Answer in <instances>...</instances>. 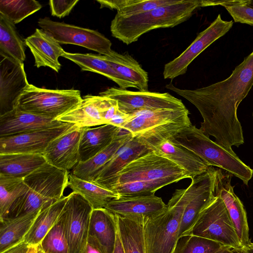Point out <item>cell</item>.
<instances>
[{"label": "cell", "mask_w": 253, "mask_h": 253, "mask_svg": "<svg viewBox=\"0 0 253 253\" xmlns=\"http://www.w3.org/2000/svg\"><path fill=\"white\" fill-rule=\"evenodd\" d=\"M253 86V50L222 81L195 89H181L171 83L166 88L184 98L200 113L203 121L200 129L229 151L244 143L237 109Z\"/></svg>", "instance_id": "1"}, {"label": "cell", "mask_w": 253, "mask_h": 253, "mask_svg": "<svg viewBox=\"0 0 253 253\" xmlns=\"http://www.w3.org/2000/svg\"><path fill=\"white\" fill-rule=\"evenodd\" d=\"M205 6L207 0H181L134 15L117 13L111 21L110 31L113 37L128 45L151 30L173 27L185 22L199 8Z\"/></svg>", "instance_id": "2"}, {"label": "cell", "mask_w": 253, "mask_h": 253, "mask_svg": "<svg viewBox=\"0 0 253 253\" xmlns=\"http://www.w3.org/2000/svg\"><path fill=\"white\" fill-rule=\"evenodd\" d=\"M69 175L68 171L45 163L24 178L27 191L15 201L0 220L39 211L57 202L63 197Z\"/></svg>", "instance_id": "3"}, {"label": "cell", "mask_w": 253, "mask_h": 253, "mask_svg": "<svg viewBox=\"0 0 253 253\" xmlns=\"http://www.w3.org/2000/svg\"><path fill=\"white\" fill-rule=\"evenodd\" d=\"M173 143L194 153L209 166L215 167L241 180L246 185L253 176V169L233 151L211 140L192 124L169 139Z\"/></svg>", "instance_id": "4"}, {"label": "cell", "mask_w": 253, "mask_h": 253, "mask_svg": "<svg viewBox=\"0 0 253 253\" xmlns=\"http://www.w3.org/2000/svg\"><path fill=\"white\" fill-rule=\"evenodd\" d=\"M190 190L176 189L166 210L144 223L146 253H173Z\"/></svg>", "instance_id": "5"}, {"label": "cell", "mask_w": 253, "mask_h": 253, "mask_svg": "<svg viewBox=\"0 0 253 253\" xmlns=\"http://www.w3.org/2000/svg\"><path fill=\"white\" fill-rule=\"evenodd\" d=\"M82 100L79 90L49 89L29 84L15 109L56 120L76 108Z\"/></svg>", "instance_id": "6"}, {"label": "cell", "mask_w": 253, "mask_h": 253, "mask_svg": "<svg viewBox=\"0 0 253 253\" xmlns=\"http://www.w3.org/2000/svg\"><path fill=\"white\" fill-rule=\"evenodd\" d=\"M179 180L190 175L171 161L151 151L126 166L103 187L109 189L118 185L137 181H150L167 178Z\"/></svg>", "instance_id": "7"}, {"label": "cell", "mask_w": 253, "mask_h": 253, "mask_svg": "<svg viewBox=\"0 0 253 253\" xmlns=\"http://www.w3.org/2000/svg\"><path fill=\"white\" fill-rule=\"evenodd\" d=\"M187 235L210 239L235 250L242 248L226 207L216 194Z\"/></svg>", "instance_id": "8"}, {"label": "cell", "mask_w": 253, "mask_h": 253, "mask_svg": "<svg viewBox=\"0 0 253 253\" xmlns=\"http://www.w3.org/2000/svg\"><path fill=\"white\" fill-rule=\"evenodd\" d=\"M99 95L117 101L120 112L133 116L143 111L186 108L181 100L168 92L134 91L111 87Z\"/></svg>", "instance_id": "9"}, {"label": "cell", "mask_w": 253, "mask_h": 253, "mask_svg": "<svg viewBox=\"0 0 253 253\" xmlns=\"http://www.w3.org/2000/svg\"><path fill=\"white\" fill-rule=\"evenodd\" d=\"M38 23L59 43L81 46L103 55L112 50L111 41L97 31L53 21L47 17L39 19Z\"/></svg>", "instance_id": "10"}, {"label": "cell", "mask_w": 253, "mask_h": 253, "mask_svg": "<svg viewBox=\"0 0 253 253\" xmlns=\"http://www.w3.org/2000/svg\"><path fill=\"white\" fill-rule=\"evenodd\" d=\"M233 25V21L223 20L220 14H218L182 53L165 65L164 79L173 80L185 74L192 62L214 41L227 33Z\"/></svg>", "instance_id": "11"}, {"label": "cell", "mask_w": 253, "mask_h": 253, "mask_svg": "<svg viewBox=\"0 0 253 253\" xmlns=\"http://www.w3.org/2000/svg\"><path fill=\"white\" fill-rule=\"evenodd\" d=\"M69 253H83L87 242L93 208L80 194L72 192L64 206Z\"/></svg>", "instance_id": "12"}, {"label": "cell", "mask_w": 253, "mask_h": 253, "mask_svg": "<svg viewBox=\"0 0 253 253\" xmlns=\"http://www.w3.org/2000/svg\"><path fill=\"white\" fill-rule=\"evenodd\" d=\"M29 84L24 63L0 55V116L15 109Z\"/></svg>", "instance_id": "13"}, {"label": "cell", "mask_w": 253, "mask_h": 253, "mask_svg": "<svg viewBox=\"0 0 253 253\" xmlns=\"http://www.w3.org/2000/svg\"><path fill=\"white\" fill-rule=\"evenodd\" d=\"M74 125L65 123L58 126L0 137V154H42L51 141Z\"/></svg>", "instance_id": "14"}, {"label": "cell", "mask_w": 253, "mask_h": 253, "mask_svg": "<svg viewBox=\"0 0 253 253\" xmlns=\"http://www.w3.org/2000/svg\"><path fill=\"white\" fill-rule=\"evenodd\" d=\"M231 174L217 169L216 194L222 200L234 226L242 248L251 242L249 227L244 206L234 191Z\"/></svg>", "instance_id": "15"}, {"label": "cell", "mask_w": 253, "mask_h": 253, "mask_svg": "<svg viewBox=\"0 0 253 253\" xmlns=\"http://www.w3.org/2000/svg\"><path fill=\"white\" fill-rule=\"evenodd\" d=\"M84 128L74 125L51 141L42 153L46 162L60 169H73L80 162L79 145Z\"/></svg>", "instance_id": "16"}, {"label": "cell", "mask_w": 253, "mask_h": 253, "mask_svg": "<svg viewBox=\"0 0 253 253\" xmlns=\"http://www.w3.org/2000/svg\"><path fill=\"white\" fill-rule=\"evenodd\" d=\"M161 198L154 195L121 197L110 201L105 209L114 214L146 221L166 209Z\"/></svg>", "instance_id": "17"}, {"label": "cell", "mask_w": 253, "mask_h": 253, "mask_svg": "<svg viewBox=\"0 0 253 253\" xmlns=\"http://www.w3.org/2000/svg\"><path fill=\"white\" fill-rule=\"evenodd\" d=\"M115 100L101 95H87L75 109L57 120L71 123L80 127L106 125L105 115Z\"/></svg>", "instance_id": "18"}, {"label": "cell", "mask_w": 253, "mask_h": 253, "mask_svg": "<svg viewBox=\"0 0 253 253\" xmlns=\"http://www.w3.org/2000/svg\"><path fill=\"white\" fill-rule=\"evenodd\" d=\"M140 141L157 154L171 161L184 169L190 175L191 179L205 172L210 167L194 153L173 143L169 139Z\"/></svg>", "instance_id": "19"}, {"label": "cell", "mask_w": 253, "mask_h": 253, "mask_svg": "<svg viewBox=\"0 0 253 253\" xmlns=\"http://www.w3.org/2000/svg\"><path fill=\"white\" fill-rule=\"evenodd\" d=\"M189 114L186 108L143 111L134 115L121 129L136 136L174 123L189 120Z\"/></svg>", "instance_id": "20"}, {"label": "cell", "mask_w": 253, "mask_h": 253, "mask_svg": "<svg viewBox=\"0 0 253 253\" xmlns=\"http://www.w3.org/2000/svg\"><path fill=\"white\" fill-rule=\"evenodd\" d=\"M65 122L16 109L0 116V137L60 126Z\"/></svg>", "instance_id": "21"}, {"label": "cell", "mask_w": 253, "mask_h": 253, "mask_svg": "<svg viewBox=\"0 0 253 253\" xmlns=\"http://www.w3.org/2000/svg\"><path fill=\"white\" fill-rule=\"evenodd\" d=\"M24 42L34 57L35 66L47 67L56 72L59 71L61 65L58 59L65 51L53 37L37 28Z\"/></svg>", "instance_id": "22"}, {"label": "cell", "mask_w": 253, "mask_h": 253, "mask_svg": "<svg viewBox=\"0 0 253 253\" xmlns=\"http://www.w3.org/2000/svg\"><path fill=\"white\" fill-rule=\"evenodd\" d=\"M151 151L136 137L132 136L104 166L92 182L103 187L126 166Z\"/></svg>", "instance_id": "23"}, {"label": "cell", "mask_w": 253, "mask_h": 253, "mask_svg": "<svg viewBox=\"0 0 253 253\" xmlns=\"http://www.w3.org/2000/svg\"><path fill=\"white\" fill-rule=\"evenodd\" d=\"M132 137L131 133L122 129L107 147L86 161L79 163L72 173L80 179L93 182L104 166Z\"/></svg>", "instance_id": "24"}, {"label": "cell", "mask_w": 253, "mask_h": 253, "mask_svg": "<svg viewBox=\"0 0 253 253\" xmlns=\"http://www.w3.org/2000/svg\"><path fill=\"white\" fill-rule=\"evenodd\" d=\"M119 127L106 124L84 127L79 145L80 162H84L107 147L121 131Z\"/></svg>", "instance_id": "25"}, {"label": "cell", "mask_w": 253, "mask_h": 253, "mask_svg": "<svg viewBox=\"0 0 253 253\" xmlns=\"http://www.w3.org/2000/svg\"><path fill=\"white\" fill-rule=\"evenodd\" d=\"M117 224L115 215L105 208L93 209L88 236L94 238L104 253H113L117 238Z\"/></svg>", "instance_id": "26"}, {"label": "cell", "mask_w": 253, "mask_h": 253, "mask_svg": "<svg viewBox=\"0 0 253 253\" xmlns=\"http://www.w3.org/2000/svg\"><path fill=\"white\" fill-rule=\"evenodd\" d=\"M62 57L74 62L82 71L96 73L107 77L116 83L122 89L136 88L134 84L118 74L106 61L103 55L73 53L65 51Z\"/></svg>", "instance_id": "27"}, {"label": "cell", "mask_w": 253, "mask_h": 253, "mask_svg": "<svg viewBox=\"0 0 253 253\" xmlns=\"http://www.w3.org/2000/svg\"><path fill=\"white\" fill-rule=\"evenodd\" d=\"M106 61L125 79L134 84L139 91H148V73L128 54H120L114 50L104 55Z\"/></svg>", "instance_id": "28"}, {"label": "cell", "mask_w": 253, "mask_h": 253, "mask_svg": "<svg viewBox=\"0 0 253 253\" xmlns=\"http://www.w3.org/2000/svg\"><path fill=\"white\" fill-rule=\"evenodd\" d=\"M46 163L42 154H0V174L24 178Z\"/></svg>", "instance_id": "29"}, {"label": "cell", "mask_w": 253, "mask_h": 253, "mask_svg": "<svg viewBox=\"0 0 253 253\" xmlns=\"http://www.w3.org/2000/svg\"><path fill=\"white\" fill-rule=\"evenodd\" d=\"M68 198L69 195L63 196L47 208L42 209L25 236L24 241L30 246H39L56 223Z\"/></svg>", "instance_id": "30"}, {"label": "cell", "mask_w": 253, "mask_h": 253, "mask_svg": "<svg viewBox=\"0 0 253 253\" xmlns=\"http://www.w3.org/2000/svg\"><path fill=\"white\" fill-rule=\"evenodd\" d=\"M40 211L0 220V253L24 241L25 236Z\"/></svg>", "instance_id": "31"}, {"label": "cell", "mask_w": 253, "mask_h": 253, "mask_svg": "<svg viewBox=\"0 0 253 253\" xmlns=\"http://www.w3.org/2000/svg\"><path fill=\"white\" fill-rule=\"evenodd\" d=\"M115 215L125 253H146L144 221Z\"/></svg>", "instance_id": "32"}, {"label": "cell", "mask_w": 253, "mask_h": 253, "mask_svg": "<svg viewBox=\"0 0 253 253\" xmlns=\"http://www.w3.org/2000/svg\"><path fill=\"white\" fill-rule=\"evenodd\" d=\"M68 186L73 192L84 197L93 209L105 208L110 201L119 197L116 192L93 182L80 179L72 173L69 175Z\"/></svg>", "instance_id": "33"}, {"label": "cell", "mask_w": 253, "mask_h": 253, "mask_svg": "<svg viewBox=\"0 0 253 253\" xmlns=\"http://www.w3.org/2000/svg\"><path fill=\"white\" fill-rule=\"evenodd\" d=\"M25 45L15 24L0 14V55L24 63L26 58Z\"/></svg>", "instance_id": "34"}, {"label": "cell", "mask_w": 253, "mask_h": 253, "mask_svg": "<svg viewBox=\"0 0 253 253\" xmlns=\"http://www.w3.org/2000/svg\"><path fill=\"white\" fill-rule=\"evenodd\" d=\"M181 0H97L100 8L116 9L118 14L125 16L143 13L156 8L173 4Z\"/></svg>", "instance_id": "35"}, {"label": "cell", "mask_w": 253, "mask_h": 253, "mask_svg": "<svg viewBox=\"0 0 253 253\" xmlns=\"http://www.w3.org/2000/svg\"><path fill=\"white\" fill-rule=\"evenodd\" d=\"M64 207L56 223L39 245L44 253H69Z\"/></svg>", "instance_id": "36"}, {"label": "cell", "mask_w": 253, "mask_h": 253, "mask_svg": "<svg viewBox=\"0 0 253 253\" xmlns=\"http://www.w3.org/2000/svg\"><path fill=\"white\" fill-rule=\"evenodd\" d=\"M28 189L24 178L0 174V220L4 217L15 201Z\"/></svg>", "instance_id": "37"}, {"label": "cell", "mask_w": 253, "mask_h": 253, "mask_svg": "<svg viewBox=\"0 0 253 253\" xmlns=\"http://www.w3.org/2000/svg\"><path fill=\"white\" fill-rule=\"evenodd\" d=\"M179 181L173 177L150 181H137L116 185L111 191L117 193L119 196H138L155 194L159 189Z\"/></svg>", "instance_id": "38"}, {"label": "cell", "mask_w": 253, "mask_h": 253, "mask_svg": "<svg viewBox=\"0 0 253 253\" xmlns=\"http://www.w3.org/2000/svg\"><path fill=\"white\" fill-rule=\"evenodd\" d=\"M42 7L40 3L35 0H0V14L15 25Z\"/></svg>", "instance_id": "39"}, {"label": "cell", "mask_w": 253, "mask_h": 253, "mask_svg": "<svg viewBox=\"0 0 253 253\" xmlns=\"http://www.w3.org/2000/svg\"><path fill=\"white\" fill-rule=\"evenodd\" d=\"M225 247L210 239L187 235L178 238L173 253H215Z\"/></svg>", "instance_id": "40"}, {"label": "cell", "mask_w": 253, "mask_h": 253, "mask_svg": "<svg viewBox=\"0 0 253 253\" xmlns=\"http://www.w3.org/2000/svg\"><path fill=\"white\" fill-rule=\"evenodd\" d=\"M251 0H227L225 7L235 22L253 26V7L250 5Z\"/></svg>", "instance_id": "41"}, {"label": "cell", "mask_w": 253, "mask_h": 253, "mask_svg": "<svg viewBox=\"0 0 253 253\" xmlns=\"http://www.w3.org/2000/svg\"><path fill=\"white\" fill-rule=\"evenodd\" d=\"M79 1V0H50L49 1V5L51 14L59 18L67 16Z\"/></svg>", "instance_id": "42"}, {"label": "cell", "mask_w": 253, "mask_h": 253, "mask_svg": "<svg viewBox=\"0 0 253 253\" xmlns=\"http://www.w3.org/2000/svg\"><path fill=\"white\" fill-rule=\"evenodd\" d=\"M83 253H104L97 241L90 236H88L87 242Z\"/></svg>", "instance_id": "43"}, {"label": "cell", "mask_w": 253, "mask_h": 253, "mask_svg": "<svg viewBox=\"0 0 253 253\" xmlns=\"http://www.w3.org/2000/svg\"><path fill=\"white\" fill-rule=\"evenodd\" d=\"M30 246L24 241L2 253H27Z\"/></svg>", "instance_id": "44"}, {"label": "cell", "mask_w": 253, "mask_h": 253, "mask_svg": "<svg viewBox=\"0 0 253 253\" xmlns=\"http://www.w3.org/2000/svg\"><path fill=\"white\" fill-rule=\"evenodd\" d=\"M113 253H125L117 227V238Z\"/></svg>", "instance_id": "45"}, {"label": "cell", "mask_w": 253, "mask_h": 253, "mask_svg": "<svg viewBox=\"0 0 253 253\" xmlns=\"http://www.w3.org/2000/svg\"><path fill=\"white\" fill-rule=\"evenodd\" d=\"M234 250H235L229 247H225L215 253H234Z\"/></svg>", "instance_id": "46"}, {"label": "cell", "mask_w": 253, "mask_h": 253, "mask_svg": "<svg viewBox=\"0 0 253 253\" xmlns=\"http://www.w3.org/2000/svg\"><path fill=\"white\" fill-rule=\"evenodd\" d=\"M37 246H30L27 253H36Z\"/></svg>", "instance_id": "47"}, {"label": "cell", "mask_w": 253, "mask_h": 253, "mask_svg": "<svg viewBox=\"0 0 253 253\" xmlns=\"http://www.w3.org/2000/svg\"><path fill=\"white\" fill-rule=\"evenodd\" d=\"M234 253H247L246 247L234 250Z\"/></svg>", "instance_id": "48"}, {"label": "cell", "mask_w": 253, "mask_h": 253, "mask_svg": "<svg viewBox=\"0 0 253 253\" xmlns=\"http://www.w3.org/2000/svg\"><path fill=\"white\" fill-rule=\"evenodd\" d=\"M36 253H44L39 246H37V250Z\"/></svg>", "instance_id": "49"}, {"label": "cell", "mask_w": 253, "mask_h": 253, "mask_svg": "<svg viewBox=\"0 0 253 253\" xmlns=\"http://www.w3.org/2000/svg\"><path fill=\"white\" fill-rule=\"evenodd\" d=\"M247 253H253V250L248 247H246Z\"/></svg>", "instance_id": "50"}, {"label": "cell", "mask_w": 253, "mask_h": 253, "mask_svg": "<svg viewBox=\"0 0 253 253\" xmlns=\"http://www.w3.org/2000/svg\"><path fill=\"white\" fill-rule=\"evenodd\" d=\"M248 247L253 250V242H251L249 244Z\"/></svg>", "instance_id": "51"}, {"label": "cell", "mask_w": 253, "mask_h": 253, "mask_svg": "<svg viewBox=\"0 0 253 253\" xmlns=\"http://www.w3.org/2000/svg\"><path fill=\"white\" fill-rule=\"evenodd\" d=\"M249 5L253 7V0H251Z\"/></svg>", "instance_id": "52"}, {"label": "cell", "mask_w": 253, "mask_h": 253, "mask_svg": "<svg viewBox=\"0 0 253 253\" xmlns=\"http://www.w3.org/2000/svg\"></svg>", "instance_id": "53"}]
</instances>
